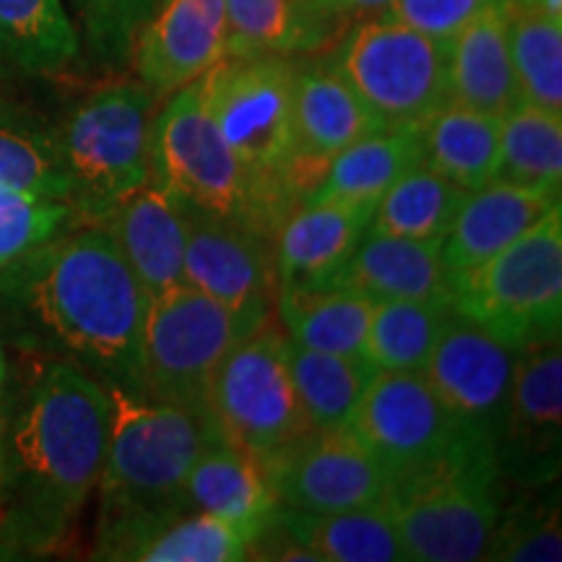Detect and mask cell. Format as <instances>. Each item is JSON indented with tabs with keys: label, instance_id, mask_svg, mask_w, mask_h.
Wrapping results in <instances>:
<instances>
[{
	"label": "cell",
	"instance_id": "7dc6e473",
	"mask_svg": "<svg viewBox=\"0 0 562 562\" xmlns=\"http://www.w3.org/2000/svg\"><path fill=\"white\" fill-rule=\"evenodd\" d=\"M321 3H326V5H328V9H331V0H321ZM341 24H344V21H341Z\"/></svg>",
	"mask_w": 562,
	"mask_h": 562
},
{
	"label": "cell",
	"instance_id": "603a6c76",
	"mask_svg": "<svg viewBox=\"0 0 562 562\" xmlns=\"http://www.w3.org/2000/svg\"><path fill=\"white\" fill-rule=\"evenodd\" d=\"M182 510H199L243 529L256 542L277 521L279 503L256 459L224 438L211 440L186 476Z\"/></svg>",
	"mask_w": 562,
	"mask_h": 562
},
{
	"label": "cell",
	"instance_id": "d590c367",
	"mask_svg": "<svg viewBox=\"0 0 562 562\" xmlns=\"http://www.w3.org/2000/svg\"><path fill=\"white\" fill-rule=\"evenodd\" d=\"M510 60L521 102L562 115V19L505 0Z\"/></svg>",
	"mask_w": 562,
	"mask_h": 562
},
{
	"label": "cell",
	"instance_id": "d6a6232c",
	"mask_svg": "<svg viewBox=\"0 0 562 562\" xmlns=\"http://www.w3.org/2000/svg\"><path fill=\"white\" fill-rule=\"evenodd\" d=\"M451 313L446 302L375 300L364 360L378 372H422Z\"/></svg>",
	"mask_w": 562,
	"mask_h": 562
},
{
	"label": "cell",
	"instance_id": "9c48e42d",
	"mask_svg": "<svg viewBox=\"0 0 562 562\" xmlns=\"http://www.w3.org/2000/svg\"><path fill=\"white\" fill-rule=\"evenodd\" d=\"M495 456H461L391 490L389 508L412 562H472L487 550L503 503Z\"/></svg>",
	"mask_w": 562,
	"mask_h": 562
},
{
	"label": "cell",
	"instance_id": "7402d4cb",
	"mask_svg": "<svg viewBox=\"0 0 562 562\" xmlns=\"http://www.w3.org/2000/svg\"><path fill=\"white\" fill-rule=\"evenodd\" d=\"M560 206V193L492 180L467 193L442 237V261L456 273L474 269Z\"/></svg>",
	"mask_w": 562,
	"mask_h": 562
},
{
	"label": "cell",
	"instance_id": "bcb514c9",
	"mask_svg": "<svg viewBox=\"0 0 562 562\" xmlns=\"http://www.w3.org/2000/svg\"><path fill=\"white\" fill-rule=\"evenodd\" d=\"M5 110H11V108L3 102V97H0V112H5Z\"/></svg>",
	"mask_w": 562,
	"mask_h": 562
},
{
	"label": "cell",
	"instance_id": "8992f818",
	"mask_svg": "<svg viewBox=\"0 0 562 562\" xmlns=\"http://www.w3.org/2000/svg\"><path fill=\"white\" fill-rule=\"evenodd\" d=\"M453 311L524 349L562 328V203L508 248L456 273Z\"/></svg>",
	"mask_w": 562,
	"mask_h": 562
},
{
	"label": "cell",
	"instance_id": "74e56055",
	"mask_svg": "<svg viewBox=\"0 0 562 562\" xmlns=\"http://www.w3.org/2000/svg\"><path fill=\"white\" fill-rule=\"evenodd\" d=\"M0 188L68 203V178L55 133L34 128L11 110L0 112Z\"/></svg>",
	"mask_w": 562,
	"mask_h": 562
},
{
	"label": "cell",
	"instance_id": "4316f807",
	"mask_svg": "<svg viewBox=\"0 0 562 562\" xmlns=\"http://www.w3.org/2000/svg\"><path fill=\"white\" fill-rule=\"evenodd\" d=\"M417 165H422V125H383L336 154L305 201L378 203Z\"/></svg>",
	"mask_w": 562,
	"mask_h": 562
},
{
	"label": "cell",
	"instance_id": "44dd1931",
	"mask_svg": "<svg viewBox=\"0 0 562 562\" xmlns=\"http://www.w3.org/2000/svg\"><path fill=\"white\" fill-rule=\"evenodd\" d=\"M100 224L117 243L133 277L149 294V302L182 284L188 214L170 193L146 182L117 203Z\"/></svg>",
	"mask_w": 562,
	"mask_h": 562
},
{
	"label": "cell",
	"instance_id": "e575fe53",
	"mask_svg": "<svg viewBox=\"0 0 562 562\" xmlns=\"http://www.w3.org/2000/svg\"><path fill=\"white\" fill-rule=\"evenodd\" d=\"M516 186L560 193L562 186V115L518 102L501 121V154L495 178Z\"/></svg>",
	"mask_w": 562,
	"mask_h": 562
},
{
	"label": "cell",
	"instance_id": "ffe728a7",
	"mask_svg": "<svg viewBox=\"0 0 562 562\" xmlns=\"http://www.w3.org/2000/svg\"><path fill=\"white\" fill-rule=\"evenodd\" d=\"M250 537L199 510H170L97 526L94 560L131 562H240L250 560Z\"/></svg>",
	"mask_w": 562,
	"mask_h": 562
},
{
	"label": "cell",
	"instance_id": "52a82bcc",
	"mask_svg": "<svg viewBox=\"0 0 562 562\" xmlns=\"http://www.w3.org/2000/svg\"><path fill=\"white\" fill-rule=\"evenodd\" d=\"M151 182L188 216L240 222L269 235L243 167L211 117L201 76L167 97L154 115Z\"/></svg>",
	"mask_w": 562,
	"mask_h": 562
},
{
	"label": "cell",
	"instance_id": "484cf974",
	"mask_svg": "<svg viewBox=\"0 0 562 562\" xmlns=\"http://www.w3.org/2000/svg\"><path fill=\"white\" fill-rule=\"evenodd\" d=\"M227 55L305 58L331 47L347 26L321 0H224Z\"/></svg>",
	"mask_w": 562,
	"mask_h": 562
},
{
	"label": "cell",
	"instance_id": "c3c4849f",
	"mask_svg": "<svg viewBox=\"0 0 562 562\" xmlns=\"http://www.w3.org/2000/svg\"><path fill=\"white\" fill-rule=\"evenodd\" d=\"M3 193H11V191H3V188H0V195H3Z\"/></svg>",
	"mask_w": 562,
	"mask_h": 562
},
{
	"label": "cell",
	"instance_id": "4fadbf2b",
	"mask_svg": "<svg viewBox=\"0 0 562 562\" xmlns=\"http://www.w3.org/2000/svg\"><path fill=\"white\" fill-rule=\"evenodd\" d=\"M518 349L459 313L448 315L425 378L469 446L495 453Z\"/></svg>",
	"mask_w": 562,
	"mask_h": 562
},
{
	"label": "cell",
	"instance_id": "ab89813d",
	"mask_svg": "<svg viewBox=\"0 0 562 562\" xmlns=\"http://www.w3.org/2000/svg\"><path fill=\"white\" fill-rule=\"evenodd\" d=\"M74 222L66 201L37 195H0V269L37 248Z\"/></svg>",
	"mask_w": 562,
	"mask_h": 562
},
{
	"label": "cell",
	"instance_id": "3957f363",
	"mask_svg": "<svg viewBox=\"0 0 562 562\" xmlns=\"http://www.w3.org/2000/svg\"><path fill=\"white\" fill-rule=\"evenodd\" d=\"M294 60L286 55H224L201 76L211 117L243 167L271 237L313 193L294 138Z\"/></svg>",
	"mask_w": 562,
	"mask_h": 562
},
{
	"label": "cell",
	"instance_id": "ee69618b",
	"mask_svg": "<svg viewBox=\"0 0 562 562\" xmlns=\"http://www.w3.org/2000/svg\"><path fill=\"white\" fill-rule=\"evenodd\" d=\"M510 3L524 5V9H531V11H539V13H544V16L562 19V0H510Z\"/></svg>",
	"mask_w": 562,
	"mask_h": 562
},
{
	"label": "cell",
	"instance_id": "b9f144b4",
	"mask_svg": "<svg viewBox=\"0 0 562 562\" xmlns=\"http://www.w3.org/2000/svg\"><path fill=\"white\" fill-rule=\"evenodd\" d=\"M391 5V0H331V11L344 21V26L355 21L378 16Z\"/></svg>",
	"mask_w": 562,
	"mask_h": 562
},
{
	"label": "cell",
	"instance_id": "e0dca14e",
	"mask_svg": "<svg viewBox=\"0 0 562 562\" xmlns=\"http://www.w3.org/2000/svg\"><path fill=\"white\" fill-rule=\"evenodd\" d=\"M227 55L224 0H157L140 26L131 63L157 100L206 74Z\"/></svg>",
	"mask_w": 562,
	"mask_h": 562
},
{
	"label": "cell",
	"instance_id": "60d3db41",
	"mask_svg": "<svg viewBox=\"0 0 562 562\" xmlns=\"http://www.w3.org/2000/svg\"><path fill=\"white\" fill-rule=\"evenodd\" d=\"M490 0H391L383 13L422 34L451 40Z\"/></svg>",
	"mask_w": 562,
	"mask_h": 562
},
{
	"label": "cell",
	"instance_id": "83f0119b",
	"mask_svg": "<svg viewBox=\"0 0 562 562\" xmlns=\"http://www.w3.org/2000/svg\"><path fill=\"white\" fill-rule=\"evenodd\" d=\"M279 524L305 544L318 562H404L406 552L396 533L389 501L368 508L305 513L281 508Z\"/></svg>",
	"mask_w": 562,
	"mask_h": 562
},
{
	"label": "cell",
	"instance_id": "277c9868",
	"mask_svg": "<svg viewBox=\"0 0 562 562\" xmlns=\"http://www.w3.org/2000/svg\"><path fill=\"white\" fill-rule=\"evenodd\" d=\"M110 396L108 451L100 474V524L182 510L186 476L211 440L206 412L186 409L104 385Z\"/></svg>",
	"mask_w": 562,
	"mask_h": 562
},
{
	"label": "cell",
	"instance_id": "4dcf8cb0",
	"mask_svg": "<svg viewBox=\"0 0 562 562\" xmlns=\"http://www.w3.org/2000/svg\"><path fill=\"white\" fill-rule=\"evenodd\" d=\"M372 300L355 286L279 290L277 315L292 341L344 357H364Z\"/></svg>",
	"mask_w": 562,
	"mask_h": 562
},
{
	"label": "cell",
	"instance_id": "f35d334b",
	"mask_svg": "<svg viewBox=\"0 0 562 562\" xmlns=\"http://www.w3.org/2000/svg\"><path fill=\"white\" fill-rule=\"evenodd\" d=\"M157 0H74L91 58L102 66L131 63L140 26Z\"/></svg>",
	"mask_w": 562,
	"mask_h": 562
},
{
	"label": "cell",
	"instance_id": "ba28073f",
	"mask_svg": "<svg viewBox=\"0 0 562 562\" xmlns=\"http://www.w3.org/2000/svg\"><path fill=\"white\" fill-rule=\"evenodd\" d=\"M326 55L383 125H422L448 102V40L378 13L349 24Z\"/></svg>",
	"mask_w": 562,
	"mask_h": 562
},
{
	"label": "cell",
	"instance_id": "7a4b0ae2",
	"mask_svg": "<svg viewBox=\"0 0 562 562\" xmlns=\"http://www.w3.org/2000/svg\"><path fill=\"white\" fill-rule=\"evenodd\" d=\"M110 396L66 360L45 362L5 414L9 495L0 533L19 558L50 552L97 490L108 451Z\"/></svg>",
	"mask_w": 562,
	"mask_h": 562
},
{
	"label": "cell",
	"instance_id": "6da1fadb",
	"mask_svg": "<svg viewBox=\"0 0 562 562\" xmlns=\"http://www.w3.org/2000/svg\"><path fill=\"white\" fill-rule=\"evenodd\" d=\"M149 294L108 227L70 222L0 269V315L102 385L144 393Z\"/></svg>",
	"mask_w": 562,
	"mask_h": 562
},
{
	"label": "cell",
	"instance_id": "7bdbcfd3",
	"mask_svg": "<svg viewBox=\"0 0 562 562\" xmlns=\"http://www.w3.org/2000/svg\"><path fill=\"white\" fill-rule=\"evenodd\" d=\"M9 495V446H5V409L0 402V508Z\"/></svg>",
	"mask_w": 562,
	"mask_h": 562
},
{
	"label": "cell",
	"instance_id": "7c38bea8",
	"mask_svg": "<svg viewBox=\"0 0 562 562\" xmlns=\"http://www.w3.org/2000/svg\"><path fill=\"white\" fill-rule=\"evenodd\" d=\"M248 339L229 311L180 284L149 302L144 328V393L154 402L206 412L211 375L237 341Z\"/></svg>",
	"mask_w": 562,
	"mask_h": 562
},
{
	"label": "cell",
	"instance_id": "1f68e13d",
	"mask_svg": "<svg viewBox=\"0 0 562 562\" xmlns=\"http://www.w3.org/2000/svg\"><path fill=\"white\" fill-rule=\"evenodd\" d=\"M81 37L63 0H0V60L53 76L79 58Z\"/></svg>",
	"mask_w": 562,
	"mask_h": 562
},
{
	"label": "cell",
	"instance_id": "f546056e",
	"mask_svg": "<svg viewBox=\"0 0 562 562\" xmlns=\"http://www.w3.org/2000/svg\"><path fill=\"white\" fill-rule=\"evenodd\" d=\"M286 368L311 432L347 430L375 368L364 357L318 351L286 336Z\"/></svg>",
	"mask_w": 562,
	"mask_h": 562
},
{
	"label": "cell",
	"instance_id": "cb8c5ba5",
	"mask_svg": "<svg viewBox=\"0 0 562 562\" xmlns=\"http://www.w3.org/2000/svg\"><path fill=\"white\" fill-rule=\"evenodd\" d=\"M448 102L503 117L521 102L505 0H490L448 40Z\"/></svg>",
	"mask_w": 562,
	"mask_h": 562
},
{
	"label": "cell",
	"instance_id": "9a60e30c",
	"mask_svg": "<svg viewBox=\"0 0 562 562\" xmlns=\"http://www.w3.org/2000/svg\"><path fill=\"white\" fill-rule=\"evenodd\" d=\"M562 459V349L558 339L518 349L495 461L513 487L558 482Z\"/></svg>",
	"mask_w": 562,
	"mask_h": 562
},
{
	"label": "cell",
	"instance_id": "5bb4252c",
	"mask_svg": "<svg viewBox=\"0 0 562 562\" xmlns=\"http://www.w3.org/2000/svg\"><path fill=\"white\" fill-rule=\"evenodd\" d=\"M182 284L227 307L245 336L261 331L279 297L273 237L240 222L188 216Z\"/></svg>",
	"mask_w": 562,
	"mask_h": 562
},
{
	"label": "cell",
	"instance_id": "d6986e66",
	"mask_svg": "<svg viewBox=\"0 0 562 562\" xmlns=\"http://www.w3.org/2000/svg\"><path fill=\"white\" fill-rule=\"evenodd\" d=\"M292 115L300 165L313 182V191L336 154L383 128L375 112L360 100L328 58L294 60Z\"/></svg>",
	"mask_w": 562,
	"mask_h": 562
},
{
	"label": "cell",
	"instance_id": "8fae6325",
	"mask_svg": "<svg viewBox=\"0 0 562 562\" xmlns=\"http://www.w3.org/2000/svg\"><path fill=\"white\" fill-rule=\"evenodd\" d=\"M349 432L391 476V490L461 456H495L469 446L425 372H375Z\"/></svg>",
	"mask_w": 562,
	"mask_h": 562
},
{
	"label": "cell",
	"instance_id": "8d00e7d4",
	"mask_svg": "<svg viewBox=\"0 0 562 562\" xmlns=\"http://www.w3.org/2000/svg\"><path fill=\"white\" fill-rule=\"evenodd\" d=\"M482 560L558 562L562 560L558 482L521 487L513 503H501L495 529Z\"/></svg>",
	"mask_w": 562,
	"mask_h": 562
},
{
	"label": "cell",
	"instance_id": "30bf717a",
	"mask_svg": "<svg viewBox=\"0 0 562 562\" xmlns=\"http://www.w3.org/2000/svg\"><path fill=\"white\" fill-rule=\"evenodd\" d=\"M286 336L271 323L237 341L211 375L206 414L258 467L311 432L286 368Z\"/></svg>",
	"mask_w": 562,
	"mask_h": 562
},
{
	"label": "cell",
	"instance_id": "f6af8a7d",
	"mask_svg": "<svg viewBox=\"0 0 562 562\" xmlns=\"http://www.w3.org/2000/svg\"><path fill=\"white\" fill-rule=\"evenodd\" d=\"M5 385H9V360H5L3 344H0V402H3Z\"/></svg>",
	"mask_w": 562,
	"mask_h": 562
},
{
	"label": "cell",
	"instance_id": "ac0fdd59",
	"mask_svg": "<svg viewBox=\"0 0 562 562\" xmlns=\"http://www.w3.org/2000/svg\"><path fill=\"white\" fill-rule=\"evenodd\" d=\"M375 203H300L273 235L279 290L334 286L351 252L368 235Z\"/></svg>",
	"mask_w": 562,
	"mask_h": 562
},
{
	"label": "cell",
	"instance_id": "5b68a950",
	"mask_svg": "<svg viewBox=\"0 0 562 562\" xmlns=\"http://www.w3.org/2000/svg\"><path fill=\"white\" fill-rule=\"evenodd\" d=\"M157 102L140 81H110L76 102L53 131L74 222H104L117 203L151 182Z\"/></svg>",
	"mask_w": 562,
	"mask_h": 562
},
{
	"label": "cell",
	"instance_id": "836d02e7",
	"mask_svg": "<svg viewBox=\"0 0 562 562\" xmlns=\"http://www.w3.org/2000/svg\"><path fill=\"white\" fill-rule=\"evenodd\" d=\"M463 199V188L422 161L381 195L368 232L409 240H442Z\"/></svg>",
	"mask_w": 562,
	"mask_h": 562
},
{
	"label": "cell",
	"instance_id": "f1b7e54d",
	"mask_svg": "<svg viewBox=\"0 0 562 562\" xmlns=\"http://www.w3.org/2000/svg\"><path fill=\"white\" fill-rule=\"evenodd\" d=\"M501 121L487 112L446 102L422 123V161L467 193L495 178Z\"/></svg>",
	"mask_w": 562,
	"mask_h": 562
},
{
	"label": "cell",
	"instance_id": "d4e9b609",
	"mask_svg": "<svg viewBox=\"0 0 562 562\" xmlns=\"http://www.w3.org/2000/svg\"><path fill=\"white\" fill-rule=\"evenodd\" d=\"M442 240L368 232L334 286H355L372 300H427L453 305V271L442 261Z\"/></svg>",
	"mask_w": 562,
	"mask_h": 562
},
{
	"label": "cell",
	"instance_id": "2e32d148",
	"mask_svg": "<svg viewBox=\"0 0 562 562\" xmlns=\"http://www.w3.org/2000/svg\"><path fill=\"white\" fill-rule=\"evenodd\" d=\"M261 469L281 508L334 513L381 505L391 495V476L349 427L307 432Z\"/></svg>",
	"mask_w": 562,
	"mask_h": 562
}]
</instances>
